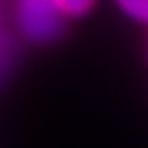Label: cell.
Instances as JSON below:
<instances>
[{
  "mask_svg": "<svg viewBox=\"0 0 148 148\" xmlns=\"http://www.w3.org/2000/svg\"><path fill=\"white\" fill-rule=\"evenodd\" d=\"M15 17L21 32L35 43L58 39L65 24V13L58 0H17Z\"/></svg>",
  "mask_w": 148,
  "mask_h": 148,
  "instance_id": "cell-1",
  "label": "cell"
},
{
  "mask_svg": "<svg viewBox=\"0 0 148 148\" xmlns=\"http://www.w3.org/2000/svg\"><path fill=\"white\" fill-rule=\"evenodd\" d=\"M115 2L130 18L148 24V0H115Z\"/></svg>",
  "mask_w": 148,
  "mask_h": 148,
  "instance_id": "cell-2",
  "label": "cell"
},
{
  "mask_svg": "<svg viewBox=\"0 0 148 148\" xmlns=\"http://www.w3.org/2000/svg\"><path fill=\"white\" fill-rule=\"evenodd\" d=\"M59 8L65 15H83L92 8L95 0H58Z\"/></svg>",
  "mask_w": 148,
  "mask_h": 148,
  "instance_id": "cell-3",
  "label": "cell"
}]
</instances>
